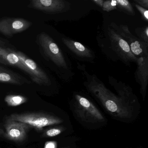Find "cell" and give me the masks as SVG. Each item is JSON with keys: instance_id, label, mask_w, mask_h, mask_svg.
I'll return each mask as SVG.
<instances>
[{"instance_id": "cell-1", "label": "cell", "mask_w": 148, "mask_h": 148, "mask_svg": "<svg viewBox=\"0 0 148 148\" xmlns=\"http://www.w3.org/2000/svg\"><path fill=\"white\" fill-rule=\"evenodd\" d=\"M89 87L112 116L120 118H127L130 116L131 110L127 104L109 91L103 85L91 83Z\"/></svg>"}, {"instance_id": "cell-2", "label": "cell", "mask_w": 148, "mask_h": 148, "mask_svg": "<svg viewBox=\"0 0 148 148\" xmlns=\"http://www.w3.org/2000/svg\"><path fill=\"white\" fill-rule=\"evenodd\" d=\"M37 43L47 58L58 66L67 69V64L62 52L50 36L45 33H41L38 35Z\"/></svg>"}, {"instance_id": "cell-3", "label": "cell", "mask_w": 148, "mask_h": 148, "mask_svg": "<svg viewBox=\"0 0 148 148\" xmlns=\"http://www.w3.org/2000/svg\"><path fill=\"white\" fill-rule=\"evenodd\" d=\"M8 119L22 122L39 129L62 122V120L58 117L40 113H14L8 117Z\"/></svg>"}, {"instance_id": "cell-4", "label": "cell", "mask_w": 148, "mask_h": 148, "mask_svg": "<svg viewBox=\"0 0 148 148\" xmlns=\"http://www.w3.org/2000/svg\"><path fill=\"white\" fill-rule=\"evenodd\" d=\"M12 50L29 69L32 74L31 79L34 83L40 86H48L51 84V80L46 73L36 62L22 52L17 51L16 49Z\"/></svg>"}, {"instance_id": "cell-5", "label": "cell", "mask_w": 148, "mask_h": 148, "mask_svg": "<svg viewBox=\"0 0 148 148\" xmlns=\"http://www.w3.org/2000/svg\"><path fill=\"white\" fill-rule=\"evenodd\" d=\"M32 25V22L21 18H2L0 19V33L12 37L27 30Z\"/></svg>"}, {"instance_id": "cell-6", "label": "cell", "mask_w": 148, "mask_h": 148, "mask_svg": "<svg viewBox=\"0 0 148 148\" xmlns=\"http://www.w3.org/2000/svg\"><path fill=\"white\" fill-rule=\"evenodd\" d=\"M30 126L22 122L8 119L4 124L2 133L5 137L9 140L21 142L26 138Z\"/></svg>"}, {"instance_id": "cell-7", "label": "cell", "mask_w": 148, "mask_h": 148, "mask_svg": "<svg viewBox=\"0 0 148 148\" xmlns=\"http://www.w3.org/2000/svg\"><path fill=\"white\" fill-rule=\"evenodd\" d=\"M78 111L83 119L88 121H103V116L96 106L89 100L79 95L76 96Z\"/></svg>"}, {"instance_id": "cell-8", "label": "cell", "mask_w": 148, "mask_h": 148, "mask_svg": "<svg viewBox=\"0 0 148 148\" xmlns=\"http://www.w3.org/2000/svg\"><path fill=\"white\" fill-rule=\"evenodd\" d=\"M68 4L62 0H32L28 7L47 13H58L64 11Z\"/></svg>"}, {"instance_id": "cell-9", "label": "cell", "mask_w": 148, "mask_h": 148, "mask_svg": "<svg viewBox=\"0 0 148 148\" xmlns=\"http://www.w3.org/2000/svg\"><path fill=\"white\" fill-rule=\"evenodd\" d=\"M12 49L0 47V63L17 68L31 78L32 74L29 69L23 64L20 59L12 51Z\"/></svg>"}, {"instance_id": "cell-10", "label": "cell", "mask_w": 148, "mask_h": 148, "mask_svg": "<svg viewBox=\"0 0 148 148\" xmlns=\"http://www.w3.org/2000/svg\"><path fill=\"white\" fill-rule=\"evenodd\" d=\"M110 36L112 43L113 45L117 51L125 59L135 61L137 59L131 51L130 47L124 39L121 38L120 35L114 31L110 30Z\"/></svg>"}, {"instance_id": "cell-11", "label": "cell", "mask_w": 148, "mask_h": 148, "mask_svg": "<svg viewBox=\"0 0 148 148\" xmlns=\"http://www.w3.org/2000/svg\"><path fill=\"white\" fill-rule=\"evenodd\" d=\"M0 83L21 86L32 83L22 75L0 65Z\"/></svg>"}, {"instance_id": "cell-12", "label": "cell", "mask_w": 148, "mask_h": 148, "mask_svg": "<svg viewBox=\"0 0 148 148\" xmlns=\"http://www.w3.org/2000/svg\"><path fill=\"white\" fill-rule=\"evenodd\" d=\"M62 40L66 46L77 56L85 58H92V53L79 42L64 38Z\"/></svg>"}, {"instance_id": "cell-13", "label": "cell", "mask_w": 148, "mask_h": 148, "mask_svg": "<svg viewBox=\"0 0 148 148\" xmlns=\"http://www.w3.org/2000/svg\"><path fill=\"white\" fill-rule=\"evenodd\" d=\"M125 36L127 40L125 41L128 43L131 51L135 57L138 56L139 58H144L143 56L145 55L147 57L148 53L147 48H146V46L144 45L143 43L138 40L136 38H130V36Z\"/></svg>"}, {"instance_id": "cell-14", "label": "cell", "mask_w": 148, "mask_h": 148, "mask_svg": "<svg viewBox=\"0 0 148 148\" xmlns=\"http://www.w3.org/2000/svg\"><path fill=\"white\" fill-rule=\"evenodd\" d=\"M5 100L9 106H16L25 103L27 98L21 95H10L6 97Z\"/></svg>"}, {"instance_id": "cell-15", "label": "cell", "mask_w": 148, "mask_h": 148, "mask_svg": "<svg viewBox=\"0 0 148 148\" xmlns=\"http://www.w3.org/2000/svg\"><path fill=\"white\" fill-rule=\"evenodd\" d=\"M117 7L120 9L126 11L127 12L134 14L133 8L130 3L127 0H117L116 1Z\"/></svg>"}, {"instance_id": "cell-16", "label": "cell", "mask_w": 148, "mask_h": 148, "mask_svg": "<svg viewBox=\"0 0 148 148\" xmlns=\"http://www.w3.org/2000/svg\"><path fill=\"white\" fill-rule=\"evenodd\" d=\"M117 7L116 1H106L104 2L103 8L104 11L110 12L116 9Z\"/></svg>"}, {"instance_id": "cell-17", "label": "cell", "mask_w": 148, "mask_h": 148, "mask_svg": "<svg viewBox=\"0 0 148 148\" xmlns=\"http://www.w3.org/2000/svg\"><path fill=\"white\" fill-rule=\"evenodd\" d=\"M0 47L16 49L15 47L12 45L8 40L1 38H0Z\"/></svg>"}, {"instance_id": "cell-18", "label": "cell", "mask_w": 148, "mask_h": 148, "mask_svg": "<svg viewBox=\"0 0 148 148\" xmlns=\"http://www.w3.org/2000/svg\"><path fill=\"white\" fill-rule=\"evenodd\" d=\"M61 132V130L57 128H53L48 130L46 132L47 136L53 137L60 134Z\"/></svg>"}, {"instance_id": "cell-19", "label": "cell", "mask_w": 148, "mask_h": 148, "mask_svg": "<svg viewBox=\"0 0 148 148\" xmlns=\"http://www.w3.org/2000/svg\"><path fill=\"white\" fill-rule=\"evenodd\" d=\"M136 8L138 9L141 14L143 16L144 18L146 19V21H148V11L147 9H145L143 8L142 7L138 5H136Z\"/></svg>"}, {"instance_id": "cell-20", "label": "cell", "mask_w": 148, "mask_h": 148, "mask_svg": "<svg viewBox=\"0 0 148 148\" xmlns=\"http://www.w3.org/2000/svg\"><path fill=\"white\" fill-rule=\"evenodd\" d=\"M45 148H56V143L53 142H47L45 145Z\"/></svg>"}, {"instance_id": "cell-21", "label": "cell", "mask_w": 148, "mask_h": 148, "mask_svg": "<svg viewBox=\"0 0 148 148\" xmlns=\"http://www.w3.org/2000/svg\"><path fill=\"white\" fill-rule=\"evenodd\" d=\"M136 1L139 4H141V5L145 7L146 8H148V1L147 0H146V1H142V0H141V1Z\"/></svg>"}, {"instance_id": "cell-22", "label": "cell", "mask_w": 148, "mask_h": 148, "mask_svg": "<svg viewBox=\"0 0 148 148\" xmlns=\"http://www.w3.org/2000/svg\"><path fill=\"white\" fill-rule=\"evenodd\" d=\"M93 1L95 2V3H96V4L98 5H99L101 7H103V4L104 2L103 1H102V0H99V1Z\"/></svg>"}]
</instances>
